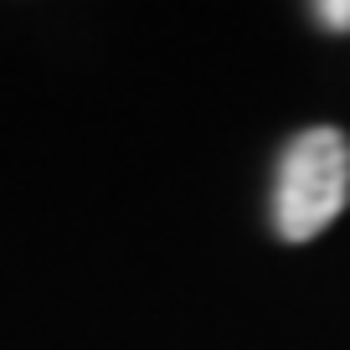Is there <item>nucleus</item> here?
Wrapping results in <instances>:
<instances>
[{"label": "nucleus", "mask_w": 350, "mask_h": 350, "mask_svg": "<svg viewBox=\"0 0 350 350\" xmlns=\"http://www.w3.org/2000/svg\"><path fill=\"white\" fill-rule=\"evenodd\" d=\"M314 16L329 31H350V0H325V5H314Z\"/></svg>", "instance_id": "2"}, {"label": "nucleus", "mask_w": 350, "mask_h": 350, "mask_svg": "<svg viewBox=\"0 0 350 350\" xmlns=\"http://www.w3.org/2000/svg\"><path fill=\"white\" fill-rule=\"evenodd\" d=\"M350 201V139L340 129H304L278 160L273 221L284 242H309Z\"/></svg>", "instance_id": "1"}]
</instances>
